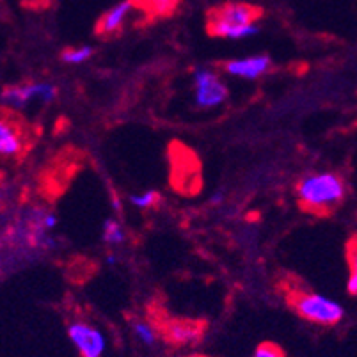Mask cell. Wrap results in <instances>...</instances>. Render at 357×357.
<instances>
[{
  "instance_id": "cell-1",
  "label": "cell",
  "mask_w": 357,
  "mask_h": 357,
  "mask_svg": "<svg viewBox=\"0 0 357 357\" xmlns=\"http://www.w3.org/2000/svg\"><path fill=\"white\" fill-rule=\"evenodd\" d=\"M263 16L261 8L245 2H226L212 8L206 15V31L213 38L243 40L258 34V20Z\"/></svg>"
},
{
  "instance_id": "cell-2",
  "label": "cell",
  "mask_w": 357,
  "mask_h": 357,
  "mask_svg": "<svg viewBox=\"0 0 357 357\" xmlns=\"http://www.w3.org/2000/svg\"><path fill=\"white\" fill-rule=\"evenodd\" d=\"M345 194V181L334 173L307 174L297 185L298 204L314 215H329L343 203Z\"/></svg>"
},
{
  "instance_id": "cell-3",
  "label": "cell",
  "mask_w": 357,
  "mask_h": 357,
  "mask_svg": "<svg viewBox=\"0 0 357 357\" xmlns=\"http://www.w3.org/2000/svg\"><path fill=\"white\" fill-rule=\"evenodd\" d=\"M288 303L298 317L317 326H336L345 317L342 304L314 291L291 290L288 294Z\"/></svg>"
},
{
  "instance_id": "cell-4",
  "label": "cell",
  "mask_w": 357,
  "mask_h": 357,
  "mask_svg": "<svg viewBox=\"0 0 357 357\" xmlns=\"http://www.w3.org/2000/svg\"><path fill=\"white\" fill-rule=\"evenodd\" d=\"M194 95H196L197 107L212 109L228 98V89L212 70L196 68L194 70Z\"/></svg>"
},
{
  "instance_id": "cell-5",
  "label": "cell",
  "mask_w": 357,
  "mask_h": 357,
  "mask_svg": "<svg viewBox=\"0 0 357 357\" xmlns=\"http://www.w3.org/2000/svg\"><path fill=\"white\" fill-rule=\"evenodd\" d=\"M68 337L80 357H102L107 349V340L98 327L87 322H71Z\"/></svg>"
},
{
  "instance_id": "cell-6",
  "label": "cell",
  "mask_w": 357,
  "mask_h": 357,
  "mask_svg": "<svg viewBox=\"0 0 357 357\" xmlns=\"http://www.w3.org/2000/svg\"><path fill=\"white\" fill-rule=\"evenodd\" d=\"M57 89L48 82L24 84V86H11L2 91V105L6 109H22L34 100L50 103L55 100Z\"/></svg>"
},
{
  "instance_id": "cell-7",
  "label": "cell",
  "mask_w": 357,
  "mask_h": 357,
  "mask_svg": "<svg viewBox=\"0 0 357 357\" xmlns=\"http://www.w3.org/2000/svg\"><path fill=\"white\" fill-rule=\"evenodd\" d=\"M160 331L174 345H190L199 342L203 336V324L185 318H165L160 322Z\"/></svg>"
},
{
  "instance_id": "cell-8",
  "label": "cell",
  "mask_w": 357,
  "mask_h": 357,
  "mask_svg": "<svg viewBox=\"0 0 357 357\" xmlns=\"http://www.w3.org/2000/svg\"><path fill=\"white\" fill-rule=\"evenodd\" d=\"M272 63L268 55H255V57H243V59H235L224 63L222 68L226 73L233 75V77H240V79L256 80L261 75L267 73L271 70Z\"/></svg>"
},
{
  "instance_id": "cell-9",
  "label": "cell",
  "mask_w": 357,
  "mask_h": 357,
  "mask_svg": "<svg viewBox=\"0 0 357 357\" xmlns=\"http://www.w3.org/2000/svg\"><path fill=\"white\" fill-rule=\"evenodd\" d=\"M25 151L24 130L15 119L2 118L0 121V153L8 158H20Z\"/></svg>"
},
{
  "instance_id": "cell-10",
  "label": "cell",
  "mask_w": 357,
  "mask_h": 357,
  "mask_svg": "<svg viewBox=\"0 0 357 357\" xmlns=\"http://www.w3.org/2000/svg\"><path fill=\"white\" fill-rule=\"evenodd\" d=\"M134 9H135L134 0H123V2H119L118 6L109 9V11H107L98 22H96L95 32L98 36H102V38L118 34V32L123 29V25H125L128 15L134 11Z\"/></svg>"
},
{
  "instance_id": "cell-11",
  "label": "cell",
  "mask_w": 357,
  "mask_h": 357,
  "mask_svg": "<svg viewBox=\"0 0 357 357\" xmlns=\"http://www.w3.org/2000/svg\"><path fill=\"white\" fill-rule=\"evenodd\" d=\"M135 9L144 11L149 18L169 16L176 9L178 0H134Z\"/></svg>"
},
{
  "instance_id": "cell-12",
  "label": "cell",
  "mask_w": 357,
  "mask_h": 357,
  "mask_svg": "<svg viewBox=\"0 0 357 357\" xmlns=\"http://www.w3.org/2000/svg\"><path fill=\"white\" fill-rule=\"evenodd\" d=\"M347 263H349V291L357 295V235L347 242Z\"/></svg>"
},
{
  "instance_id": "cell-13",
  "label": "cell",
  "mask_w": 357,
  "mask_h": 357,
  "mask_svg": "<svg viewBox=\"0 0 357 357\" xmlns=\"http://www.w3.org/2000/svg\"><path fill=\"white\" fill-rule=\"evenodd\" d=\"M132 329H134L135 337H137L141 343H144V345L151 347L157 343L158 340L157 329H155V326L146 322V320H134V322H132Z\"/></svg>"
},
{
  "instance_id": "cell-14",
  "label": "cell",
  "mask_w": 357,
  "mask_h": 357,
  "mask_svg": "<svg viewBox=\"0 0 357 357\" xmlns=\"http://www.w3.org/2000/svg\"><path fill=\"white\" fill-rule=\"evenodd\" d=\"M103 242L109 245H119L125 242V231H123L121 224L116 222L114 219H107L103 222Z\"/></svg>"
},
{
  "instance_id": "cell-15",
  "label": "cell",
  "mask_w": 357,
  "mask_h": 357,
  "mask_svg": "<svg viewBox=\"0 0 357 357\" xmlns=\"http://www.w3.org/2000/svg\"><path fill=\"white\" fill-rule=\"evenodd\" d=\"M93 54H95V48L84 45V47L66 48L61 57H63L64 63H68V64H82V63H86V61L89 59Z\"/></svg>"
},
{
  "instance_id": "cell-16",
  "label": "cell",
  "mask_w": 357,
  "mask_h": 357,
  "mask_svg": "<svg viewBox=\"0 0 357 357\" xmlns=\"http://www.w3.org/2000/svg\"><path fill=\"white\" fill-rule=\"evenodd\" d=\"M130 203L134 204L135 208H155L160 203V194L157 190H146L142 194H134V196H130Z\"/></svg>"
},
{
  "instance_id": "cell-17",
  "label": "cell",
  "mask_w": 357,
  "mask_h": 357,
  "mask_svg": "<svg viewBox=\"0 0 357 357\" xmlns=\"http://www.w3.org/2000/svg\"><path fill=\"white\" fill-rule=\"evenodd\" d=\"M252 357H283V352L274 343H263L256 349L255 356Z\"/></svg>"
},
{
  "instance_id": "cell-18",
  "label": "cell",
  "mask_w": 357,
  "mask_h": 357,
  "mask_svg": "<svg viewBox=\"0 0 357 357\" xmlns=\"http://www.w3.org/2000/svg\"><path fill=\"white\" fill-rule=\"evenodd\" d=\"M222 201H224V192L222 190H217V192L212 196V199H210V203H212L213 206H217V204H220Z\"/></svg>"
},
{
  "instance_id": "cell-19",
  "label": "cell",
  "mask_w": 357,
  "mask_h": 357,
  "mask_svg": "<svg viewBox=\"0 0 357 357\" xmlns=\"http://www.w3.org/2000/svg\"><path fill=\"white\" fill-rule=\"evenodd\" d=\"M116 261H118L116 255H112V252H110V255L107 256V263H110V265H116Z\"/></svg>"
},
{
  "instance_id": "cell-20",
  "label": "cell",
  "mask_w": 357,
  "mask_h": 357,
  "mask_svg": "<svg viewBox=\"0 0 357 357\" xmlns=\"http://www.w3.org/2000/svg\"><path fill=\"white\" fill-rule=\"evenodd\" d=\"M112 204H114V208L116 210H119L121 208V204H119V199L116 196H112Z\"/></svg>"
}]
</instances>
